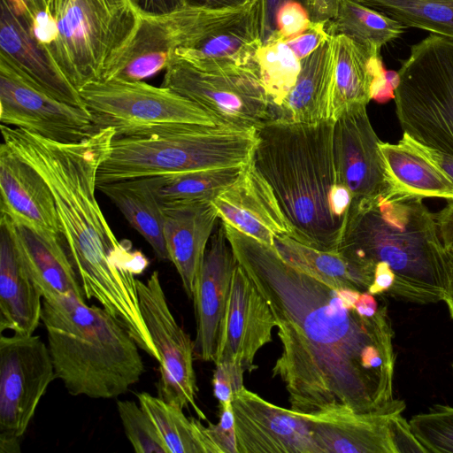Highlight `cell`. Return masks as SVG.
<instances>
[{"mask_svg":"<svg viewBox=\"0 0 453 453\" xmlns=\"http://www.w3.org/2000/svg\"><path fill=\"white\" fill-rule=\"evenodd\" d=\"M237 263L273 314L282 351L272 369L290 410L308 415L403 412L393 394L394 331L386 305L347 309L334 288L284 261L273 247L224 224Z\"/></svg>","mask_w":453,"mask_h":453,"instance_id":"6da1fadb","label":"cell"},{"mask_svg":"<svg viewBox=\"0 0 453 453\" xmlns=\"http://www.w3.org/2000/svg\"><path fill=\"white\" fill-rule=\"evenodd\" d=\"M0 128L3 143L49 185L85 297L119 319L139 348L150 349L153 342L135 278L149 260L130 242L117 240L96 198L98 168L110 153L114 130L101 128L80 142L63 143L4 124Z\"/></svg>","mask_w":453,"mask_h":453,"instance_id":"7a4b0ae2","label":"cell"},{"mask_svg":"<svg viewBox=\"0 0 453 453\" xmlns=\"http://www.w3.org/2000/svg\"><path fill=\"white\" fill-rule=\"evenodd\" d=\"M333 128L331 119L268 120L257 129L251 158L273 189L292 238L325 251H338L353 199L336 171Z\"/></svg>","mask_w":453,"mask_h":453,"instance_id":"3957f363","label":"cell"},{"mask_svg":"<svg viewBox=\"0 0 453 453\" xmlns=\"http://www.w3.org/2000/svg\"><path fill=\"white\" fill-rule=\"evenodd\" d=\"M422 200L385 190L352 203L338 251L373 271L387 263L395 275L388 295L429 304L443 301L446 257L436 217Z\"/></svg>","mask_w":453,"mask_h":453,"instance_id":"277c9868","label":"cell"},{"mask_svg":"<svg viewBox=\"0 0 453 453\" xmlns=\"http://www.w3.org/2000/svg\"><path fill=\"white\" fill-rule=\"evenodd\" d=\"M41 320L56 379L70 395L114 398L143 374L137 343L102 306L88 305L76 296L42 298Z\"/></svg>","mask_w":453,"mask_h":453,"instance_id":"5b68a950","label":"cell"},{"mask_svg":"<svg viewBox=\"0 0 453 453\" xmlns=\"http://www.w3.org/2000/svg\"><path fill=\"white\" fill-rule=\"evenodd\" d=\"M141 17L129 0H49L34 28L79 90L101 81L134 35Z\"/></svg>","mask_w":453,"mask_h":453,"instance_id":"8992f818","label":"cell"},{"mask_svg":"<svg viewBox=\"0 0 453 453\" xmlns=\"http://www.w3.org/2000/svg\"><path fill=\"white\" fill-rule=\"evenodd\" d=\"M257 129L192 125L163 134L113 139L100 165V183L244 165L253 156Z\"/></svg>","mask_w":453,"mask_h":453,"instance_id":"52a82bcc","label":"cell"},{"mask_svg":"<svg viewBox=\"0 0 453 453\" xmlns=\"http://www.w3.org/2000/svg\"><path fill=\"white\" fill-rule=\"evenodd\" d=\"M395 89L403 134L453 156V41L430 35L411 48Z\"/></svg>","mask_w":453,"mask_h":453,"instance_id":"ba28073f","label":"cell"},{"mask_svg":"<svg viewBox=\"0 0 453 453\" xmlns=\"http://www.w3.org/2000/svg\"><path fill=\"white\" fill-rule=\"evenodd\" d=\"M79 92L97 129L111 127L115 138L163 134L192 125L217 126L197 104L142 81H97Z\"/></svg>","mask_w":453,"mask_h":453,"instance_id":"9c48e42d","label":"cell"},{"mask_svg":"<svg viewBox=\"0 0 453 453\" xmlns=\"http://www.w3.org/2000/svg\"><path fill=\"white\" fill-rule=\"evenodd\" d=\"M162 86L197 104L219 127L251 130L271 119L269 100L256 61L203 70L173 57Z\"/></svg>","mask_w":453,"mask_h":453,"instance_id":"30bf717a","label":"cell"},{"mask_svg":"<svg viewBox=\"0 0 453 453\" xmlns=\"http://www.w3.org/2000/svg\"><path fill=\"white\" fill-rule=\"evenodd\" d=\"M56 379L48 345L39 335L0 337V453L20 451L21 439Z\"/></svg>","mask_w":453,"mask_h":453,"instance_id":"8fae6325","label":"cell"},{"mask_svg":"<svg viewBox=\"0 0 453 453\" xmlns=\"http://www.w3.org/2000/svg\"><path fill=\"white\" fill-rule=\"evenodd\" d=\"M259 0L226 9L190 7L180 47L173 54L203 70L254 63L262 46Z\"/></svg>","mask_w":453,"mask_h":453,"instance_id":"7c38bea8","label":"cell"},{"mask_svg":"<svg viewBox=\"0 0 453 453\" xmlns=\"http://www.w3.org/2000/svg\"><path fill=\"white\" fill-rule=\"evenodd\" d=\"M137 291L143 320L159 356L158 396L181 409L191 406L206 420L196 403L194 342L173 315L159 273L152 272L146 282L137 280Z\"/></svg>","mask_w":453,"mask_h":453,"instance_id":"4fadbf2b","label":"cell"},{"mask_svg":"<svg viewBox=\"0 0 453 453\" xmlns=\"http://www.w3.org/2000/svg\"><path fill=\"white\" fill-rule=\"evenodd\" d=\"M0 120L48 140L80 142L96 131L88 110L58 100L0 56Z\"/></svg>","mask_w":453,"mask_h":453,"instance_id":"5bb4252c","label":"cell"},{"mask_svg":"<svg viewBox=\"0 0 453 453\" xmlns=\"http://www.w3.org/2000/svg\"><path fill=\"white\" fill-rule=\"evenodd\" d=\"M238 453H319L305 419L244 387L232 400Z\"/></svg>","mask_w":453,"mask_h":453,"instance_id":"9a60e30c","label":"cell"},{"mask_svg":"<svg viewBox=\"0 0 453 453\" xmlns=\"http://www.w3.org/2000/svg\"><path fill=\"white\" fill-rule=\"evenodd\" d=\"M275 326L270 306L237 263L220 322L214 363L234 362L252 372L257 368L256 354L272 342Z\"/></svg>","mask_w":453,"mask_h":453,"instance_id":"2e32d148","label":"cell"},{"mask_svg":"<svg viewBox=\"0 0 453 453\" xmlns=\"http://www.w3.org/2000/svg\"><path fill=\"white\" fill-rule=\"evenodd\" d=\"M0 56L51 96L87 110L79 90L41 43L31 18L17 0H0Z\"/></svg>","mask_w":453,"mask_h":453,"instance_id":"e0dca14e","label":"cell"},{"mask_svg":"<svg viewBox=\"0 0 453 453\" xmlns=\"http://www.w3.org/2000/svg\"><path fill=\"white\" fill-rule=\"evenodd\" d=\"M366 106L356 105L334 121L333 150L342 183L352 203L373 199L387 189L377 136Z\"/></svg>","mask_w":453,"mask_h":453,"instance_id":"ac0fdd59","label":"cell"},{"mask_svg":"<svg viewBox=\"0 0 453 453\" xmlns=\"http://www.w3.org/2000/svg\"><path fill=\"white\" fill-rule=\"evenodd\" d=\"M211 203L224 224L262 243L273 247L275 237H292V228L273 189L252 160Z\"/></svg>","mask_w":453,"mask_h":453,"instance_id":"d6986e66","label":"cell"},{"mask_svg":"<svg viewBox=\"0 0 453 453\" xmlns=\"http://www.w3.org/2000/svg\"><path fill=\"white\" fill-rule=\"evenodd\" d=\"M236 264L220 220L211 236L192 297L196 321L194 354L205 362L215 360L220 322Z\"/></svg>","mask_w":453,"mask_h":453,"instance_id":"ffe728a7","label":"cell"},{"mask_svg":"<svg viewBox=\"0 0 453 453\" xmlns=\"http://www.w3.org/2000/svg\"><path fill=\"white\" fill-rule=\"evenodd\" d=\"M0 223L9 231L42 298L76 296L85 300L78 272L63 235L32 227L5 214H1Z\"/></svg>","mask_w":453,"mask_h":453,"instance_id":"44dd1931","label":"cell"},{"mask_svg":"<svg viewBox=\"0 0 453 453\" xmlns=\"http://www.w3.org/2000/svg\"><path fill=\"white\" fill-rule=\"evenodd\" d=\"M190 8L162 18H141L129 43L107 68L101 81H141L165 69L187 33Z\"/></svg>","mask_w":453,"mask_h":453,"instance_id":"7402d4cb","label":"cell"},{"mask_svg":"<svg viewBox=\"0 0 453 453\" xmlns=\"http://www.w3.org/2000/svg\"><path fill=\"white\" fill-rule=\"evenodd\" d=\"M1 214L32 227L62 234L51 190L40 173L4 143L0 146Z\"/></svg>","mask_w":453,"mask_h":453,"instance_id":"603a6c76","label":"cell"},{"mask_svg":"<svg viewBox=\"0 0 453 453\" xmlns=\"http://www.w3.org/2000/svg\"><path fill=\"white\" fill-rule=\"evenodd\" d=\"M164 237L170 260L192 299L206 247L219 216L211 202L162 208Z\"/></svg>","mask_w":453,"mask_h":453,"instance_id":"cb8c5ba5","label":"cell"},{"mask_svg":"<svg viewBox=\"0 0 453 453\" xmlns=\"http://www.w3.org/2000/svg\"><path fill=\"white\" fill-rule=\"evenodd\" d=\"M396 413L402 412L297 414L307 422L319 453H397L393 436Z\"/></svg>","mask_w":453,"mask_h":453,"instance_id":"d4e9b609","label":"cell"},{"mask_svg":"<svg viewBox=\"0 0 453 453\" xmlns=\"http://www.w3.org/2000/svg\"><path fill=\"white\" fill-rule=\"evenodd\" d=\"M42 309V294L0 223V333L34 334Z\"/></svg>","mask_w":453,"mask_h":453,"instance_id":"484cf974","label":"cell"},{"mask_svg":"<svg viewBox=\"0 0 453 453\" xmlns=\"http://www.w3.org/2000/svg\"><path fill=\"white\" fill-rule=\"evenodd\" d=\"M386 191L418 198L453 201V181L403 134L397 143L380 142Z\"/></svg>","mask_w":453,"mask_h":453,"instance_id":"4316f807","label":"cell"},{"mask_svg":"<svg viewBox=\"0 0 453 453\" xmlns=\"http://www.w3.org/2000/svg\"><path fill=\"white\" fill-rule=\"evenodd\" d=\"M334 77L333 36L301 60L297 80L271 119L317 123L328 119ZM270 119V120H271Z\"/></svg>","mask_w":453,"mask_h":453,"instance_id":"83f0119b","label":"cell"},{"mask_svg":"<svg viewBox=\"0 0 453 453\" xmlns=\"http://www.w3.org/2000/svg\"><path fill=\"white\" fill-rule=\"evenodd\" d=\"M332 36L334 77L328 119L335 120L351 107L367 105L372 100L375 80L386 70L380 57H372L361 46L344 35Z\"/></svg>","mask_w":453,"mask_h":453,"instance_id":"f1b7e54d","label":"cell"},{"mask_svg":"<svg viewBox=\"0 0 453 453\" xmlns=\"http://www.w3.org/2000/svg\"><path fill=\"white\" fill-rule=\"evenodd\" d=\"M273 248L290 265L334 288L367 291L374 271L339 251L320 250L290 236L274 238Z\"/></svg>","mask_w":453,"mask_h":453,"instance_id":"f546056e","label":"cell"},{"mask_svg":"<svg viewBox=\"0 0 453 453\" xmlns=\"http://www.w3.org/2000/svg\"><path fill=\"white\" fill-rule=\"evenodd\" d=\"M128 223L150 245L159 260L168 259L164 237V214L148 178L121 180L96 185Z\"/></svg>","mask_w":453,"mask_h":453,"instance_id":"4dcf8cb0","label":"cell"},{"mask_svg":"<svg viewBox=\"0 0 453 453\" xmlns=\"http://www.w3.org/2000/svg\"><path fill=\"white\" fill-rule=\"evenodd\" d=\"M244 166L219 167L147 178L161 208H165L212 202L239 179Z\"/></svg>","mask_w":453,"mask_h":453,"instance_id":"1f68e13d","label":"cell"},{"mask_svg":"<svg viewBox=\"0 0 453 453\" xmlns=\"http://www.w3.org/2000/svg\"><path fill=\"white\" fill-rule=\"evenodd\" d=\"M399 22L356 0H340L335 18L326 24L330 35H342L380 58L381 48L404 31Z\"/></svg>","mask_w":453,"mask_h":453,"instance_id":"d6a6232c","label":"cell"},{"mask_svg":"<svg viewBox=\"0 0 453 453\" xmlns=\"http://www.w3.org/2000/svg\"><path fill=\"white\" fill-rule=\"evenodd\" d=\"M137 398L157 427L170 453H217L200 420L187 418L183 409L147 392L138 393Z\"/></svg>","mask_w":453,"mask_h":453,"instance_id":"836d02e7","label":"cell"},{"mask_svg":"<svg viewBox=\"0 0 453 453\" xmlns=\"http://www.w3.org/2000/svg\"><path fill=\"white\" fill-rule=\"evenodd\" d=\"M405 27L453 41V0H356Z\"/></svg>","mask_w":453,"mask_h":453,"instance_id":"e575fe53","label":"cell"},{"mask_svg":"<svg viewBox=\"0 0 453 453\" xmlns=\"http://www.w3.org/2000/svg\"><path fill=\"white\" fill-rule=\"evenodd\" d=\"M256 62L269 100L272 117L295 85L300 73L301 60L285 41L273 39L259 48Z\"/></svg>","mask_w":453,"mask_h":453,"instance_id":"d590c367","label":"cell"},{"mask_svg":"<svg viewBox=\"0 0 453 453\" xmlns=\"http://www.w3.org/2000/svg\"><path fill=\"white\" fill-rule=\"evenodd\" d=\"M125 434L136 453H170L155 423L142 406L130 400L117 402Z\"/></svg>","mask_w":453,"mask_h":453,"instance_id":"8d00e7d4","label":"cell"},{"mask_svg":"<svg viewBox=\"0 0 453 453\" xmlns=\"http://www.w3.org/2000/svg\"><path fill=\"white\" fill-rule=\"evenodd\" d=\"M409 424L427 452L453 453V407L435 405L427 412L413 416Z\"/></svg>","mask_w":453,"mask_h":453,"instance_id":"74e56055","label":"cell"},{"mask_svg":"<svg viewBox=\"0 0 453 453\" xmlns=\"http://www.w3.org/2000/svg\"><path fill=\"white\" fill-rule=\"evenodd\" d=\"M303 5L312 22L332 21L337 13L340 0H259L261 40L265 43L276 31V14L287 2Z\"/></svg>","mask_w":453,"mask_h":453,"instance_id":"f35d334b","label":"cell"},{"mask_svg":"<svg viewBox=\"0 0 453 453\" xmlns=\"http://www.w3.org/2000/svg\"><path fill=\"white\" fill-rule=\"evenodd\" d=\"M311 24L309 13L303 5L297 2H287L276 14V31L268 41H287L305 31Z\"/></svg>","mask_w":453,"mask_h":453,"instance_id":"ab89813d","label":"cell"},{"mask_svg":"<svg viewBox=\"0 0 453 453\" xmlns=\"http://www.w3.org/2000/svg\"><path fill=\"white\" fill-rule=\"evenodd\" d=\"M245 370L234 362L215 364L212 385L214 396L219 404L231 403L234 394L243 388Z\"/></svg>","mask_w":453,"mask_h":453,"instance_id":"60d3db41","label":"cell"},{"mask_svg":"<svg viewBox=\"0 0 453 453\" xmlns=\"http://www.w3.org/2000/svg\"><path fill=\"white\" fill-rule=\"evenodd\" d=\"M219 422L204 426L205 434L217 453H238L232 403L219 404Z\"/></svg>","mask_w":453,"mask_h":453,"instance_id":"b9f144b4","label":"cell"},{"mask_svg":"<svg viewBox=\"0 0 453 453\" xmlns=\"http://www.w3.org/2000/svg\"><path fill=\"white\" fill-rule=\"evenodd\" d=\"M330 37L325 22H312L303 33L286 42L294 54L300 59L313 53Z\"/></svg>","mask_w":453,"mask_h":453,"instance_id":"7bdbcfd3","label":"cell"},{"mask_svg":"<svg viewBox=\"0 0 453 453\" xmlns=\"http://www.w3.org/2000/svg\"><path fill=\"white\" fill-rule=\"evenodd\" d=\"M141 18H162L186 6L185 0H129Z\"/></svg>","mask_w":453,"mask_h":453,"instance_id":"ee69618b","label":"cell"},{"mask_svg":"<svg viewBox=\"0 0 453 453\" xmlns=\"http://www.w3.org/2000/svg\"><path fill=\"white\" fill-rule=\"evenodd\" d=\"M410 142L424 154L430 161L435 164L453 181V156L441 152L438 150L423 145L408 134H404Z\"/></svg>","mask_w":453,"mask_h":453,"instance_id":"f6af8a7d","label":"cell"},{"mask_svg":"<svg viewBox=\"0 0 453 453\" xmlns=\"http://www.w3.org/2000/svg\"><path fill=\"white\" fill-rule=\"evenodd\" d=\"M395 280V275L390 266L385 262L375 265L373 280L367 291L372 295H380L388 292Z\"/></svg>","mask_w":453,"mask_h":453,"instance_id":"bcb514c9","label":"cell"},{"mask_svg":"<svg viewBox=\"0 0 453 453\" xmlns=\"http://www.w3.org/2000/svg\"><path fill=\"white\" fill-rule=\"evenodd\" d=\"M435 217L443 246L453 248V201L449 202Z\"/></svg>","mask_w":453,"mask_h":453,"instance_id":"7dc6e473","label":"cell"},{"mask_svg":"<svg viewBox=\"0 0 453 453\" xmlns=\"http://www.w3.org/2000/svg\"><path fill=\"white\" fill-rule=\"evenodd\" d=\"M445 248V247H444ZM446 285L443 301L453 319V248H445Z\"/></svg>","mask_w":453,"mask_h":453,"instance_id":"c3c4849f","label":"cell"},{"mask_svg":"<svg viewBox=\"0 0 453 453\" xmlns=\"http://www.w3.org/2000/svg\"><path fill=\"white\" fill-rule=\"evenodd\" d=\"M250 0H185L186 6L199 9H226L242 6Z\"/></svg>","mask_w":453,"mask_h":453,"instance_id":"681fc988","label":"cell"},{"mask_svg":"<svg viewBox=\"0 0 453 453\" xmlns=\"http://www.w3.org/2000/svg\"><path fill=\"white\" fill-rule=\"evenodd\" d=\"M380 306L373 295L368 291L361 292L355 303V311L363 317H373Z\"/></svg>","mask_w":453,"mask_h":453,"instance_id":"f907efd6","label":"cell"},{"mask_svg":"<svg viewBox=\"0 0 453 453\" xmlns=\"http://www.w3.org/2000/svg\"><path fill=\"white\" fill-rule=\"evenodd\" d=\"M48 1L49 0H17L31 18L33 25L44 14Z\"/></svg>","mask_w":453,"mask_h":453,"instance_id":"816d5d0a","label":"cell"},{"mask_svg":"<svg viewBox=\"0 0 453 453\" xmlns=\"http://www.w3.org/2000/svg\"><path fill=\"white\" fill-rule=\"evenodd\" d=\"M337 294L347 309L355 310V303L361 292L349 288H337Z\"/></svg>","mask_w":453,"mask_h":453,"instance_id":"f5cc1de1","label":"cell"},{"mask_svg":"<svg viewBox=\"0 0 453 453\" xmlns=\"http://www.w3.org/2000/svg\"><path fill=\"white\" fill-rule=\"evenodd\" d=\"M452 367H453V365H452Z\"/></svg>","mask_w":453,"mask_h":453,"instance_id":"db71d44e","label":"cell"}]
</instances>
